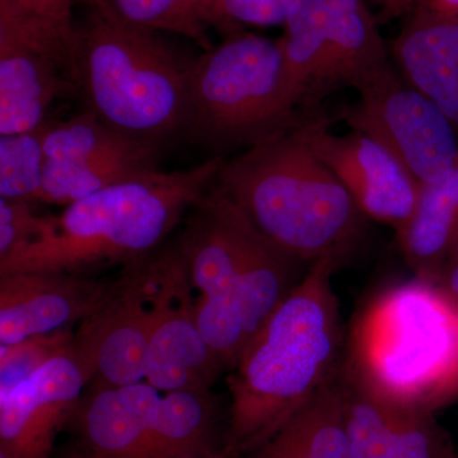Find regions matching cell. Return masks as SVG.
<instances>
[{"label": "cell", "instance_id": "6da1fadb", "mask_svg": "<svg viewBox=\"0 0 458 458\" xmlns=\"http://www.w3.org/2000/svg\"><path fill=\"white\" fill-rule=\"evenodd\" d=\"M339 267L334 259L310 265L228 370L227 454L260 450L342 366V319L331 283Z\"/></svg>", "mask_w": 458, "mask_h": 458}, {"label": "cell", "instance_id": "7a4b0ae2", "mask_svg": "<svg viewBox=\"0 0 458 458\" xmlns=\"http://www.w3.org/2000/svg\"><path fill=\"white\" fill-rule=\"evenodd\" d=\"M176 247L198 292L199 328L228 372L310 265L265 236L216 185L190 210Z\"/></svg>", "mask_w": 458, "mask_h": 458}, {"label": "cell", "instance_id": "3957f363", "mask_svg": "<svg viewBox=\"0 0 458 458\" xmlns=\"http://www.w3.org/2000/svg\"><path fill=\"white\" fill-rule=\"evenodd\" d=\"M225 158L188 170L150 171L114 183L47 216L40 236L0 259V274L54 271L89 276L131 265L158 250L185 214L212 189Z\"/></svg>", "mask_w": 458, "mask_h": 458}, {"label": "cell", "instance_id": "277c9868", "mask_svg": "<svg viewBox=\"0 0 458 458\" xmlns=\"http://www.w3.org/2000/svg\"><path fill=\"white\" fill-rule=\"evenodd\" d=\"M304 128L225 159L216 186L289 254L342 267L363 242L369 218L312 152Z\"/></svg>", "mask_w": 458, "mask_h": 458}, {"label": "cell", "instance_id": "5b68a950", "mask_svg": "<svg viewBox=\"0 0 458 458\" xmlns=\"http://www.w3.org/2000/svg\"><path fill=\"white\" fill-rule=\"evenodd\" d=\"M325 116L286 74L278 40L238 30L186 66L182 132L205 146L250 149Z\"/></svg>", "mask_w": 458, "mask_h": 458}, {"label": "cell", "instance_id": "8992f818", "mask_svg": "<svg viewBox=\"0 0 458 458\" xmlns=\"http://www.w3.org/2000/svg\"><path fill=\"white\" fill-rule=\"evenodd\" d=\"M71 78L86 110L116 131L157 144L182 132L186 66L152 30L90 9L75 27Z\"/></svg>", "mask_w": 458, "mask_h": 458}, {"label": "cell", "instance_id": "52a82bcc", "mask_svg": "<svg viewBox=\"0 0 458 458\" xmlns=\"http://www.w3.org/2000/svg\"><path fill=\"white\" fill-rule=\"evenodd\" d=\"M457 352V304L415 276L377 295L361 311L343 366L377 393L433 411Z\"/></svg>", "mask_w": 458, "mask_h": 458}, {"label": "cell", "instance_id": "ba28073f", "mask_svg": "<svg viewBox=\"0 0 458 458\" xmlns=\"http://www.w3.org/2000/svg\"><path fill=\"white\" fill-rule=\"evenodd\" d=\"M189 279L176 246L126 265L81 322L73 346L95 377L123 387L146 379L150 339L165 306Z\"/></svg>", "mask_w": 458, "mask_h": 458}, {"label": "cell", "instance_id": "9c48e42d", "mask_svg": "<svg viewBox=\"0 0 458 458\" xmlns=\"http://www.w3.org/2000/svg\"><path fill=\"white\" fill-rule=\"evenodd\" d=\"M283 25L286 74L315 107L391 60L366 0H294Z\"/></svg>", "mask_w": 458, "mask_h": 458}, {"label": "cell", "instance_id": "30bf717a", "mask_svg": "<svg viewBox=\"0 0 458 458\" xmlns=\"http://www.w3.org/2000/svg\"><path fill=\"white\" fill-rule=\"evenodd\" d=\"M358 99L337 119L378 141L420 185L447 177L458 161L457 131L441 108L399 73L393 62L355 84Z\"/></svg>", "mask_w": 458, "mask_h": 458}, {"label": "cell", "instance_id": "8fae6325", "mask_svg": "<svg viewBox=\"0 0 458 458\" xmlns=\"http://www.w3.org/2000/svg\"><path fill=\"white\" fill-rule=\"evenodd\" d=\"M327 116L304 128L312 152L334 172L361 213L400 233L417 207L420 183L378 141L363 132L330 131Z\"/></svg>", "mask_w": 458, "mask_h": 458}, {"label": "cell", "instance_id": "7c38bea8", "mask_svg": "<svg viewBox=\"0 0 458 458\" xmlns=\"http://www.w3.org/2000/svg\"><path fill=\"white\" fill-rule=\"evenodd\" d=\"M95 373L71 345L11 393L0 396V454L51 458L56 434L71 420Z\"/></svg>", "mask_w": 458, "mask_h": 458}, {"label": "cell", "instance_id": "4fadbf2b", "mask_svg": "<svg viewBox=\"0 0 458 458\" xmlns=\"http://www.w3.org/2000/svg\"><path fill=\"white\" fill-rule=\"evenodd\" d=\"M354 458H456L448 433L419 403L377 393L340 367Z\"/></svg>", "mask_w": 458, "mask_h": 458}, {"label": "cell", "instance_id": "5bb4252c", "mask_svg": "<svg viewBox=\"0 0 458 458\" xmlns=\"http://www.w3.org/2000/svg\"><path fill=\"white\" fill-rule=\"evenodd\" d=\"M72 51L53 36L0 27V135L38 131L47 108L75 93Z\"/></svg>", "mask_w": 458, "mask_h": 458}, {"label": "cell", "instance_id": "9a60e30c", "mask_svg": "<svg viewBox=\"0 0 458 458\" xmlns=\"http://www.w3.org/2000/svg\"><path fill=\"white\" fill-rule=\"evenodd\" d=\"M107 286L108 283L77 274H0V345L81 324L96 309Z\"/></svg>", "mask_w": 458, "mask_h": 458}, {"label": "cell", "instance_id": "2e32d148", "mask_svg": "<svg viewBox=\"0 0 458 458\" xmlns=\"http://www.w3.org/2000/svg\"><path fill=\"white\" fill-rule=\"evenodd\" d=\"M72 420L83 443L82 458H157L155 417L162 393L147 381L114 387L92 379Z\"/></svg>", "mask_w": 458, "mask_h": 458}, {"label": "cell", "instance_id": "e0dca14e", "mask_svg": "<svg viewBox=\"0 0 458 458\" xmlns=\"http://www.w3.org/2000/svg\"><path fill=\"white\" fill-rule=\"evenodd\" d=\"M192 289L190 279L179 286L150 339L146 381L159 393L210 394L216 379L227 372L199 328Z\"/></svg>", "mask_w": 458, "mask_h": 458}, {"label": "cell", "instance_id": "ac0fdd59", "mask_svg": "<svg viewBox=\"0 0 458 458\" xmlns=\"http://www.w3.org/2000/svg\"><path fill=\"white\" fill-rule=\"evenodd\" d=\"M394 68L458 131V17L414 7L391 42Z\"/></svg>", "mask_w": 458, "mask_h": 458}, {"label": "cell", "instance_id": "d6986e66", "mask_svg": "<svg viewBox=\"0 0 458 458\" xmlns=\"http://www.w3.org/2000/svg\"><path fill=\"white\" fill-rule=\"evenodd\" d=\"M396 238L414 276L434 283L458 241V161L447 177L420 186L414 213Z\"/></svg>", "mask_w": 458, "mask_h": 458}, {"label": "cell", "instance_id": "ffe728a7", "mask_svg": "<svg viewBox=\"0 0 458 458\" xmlns=\"http://www.w3.org/2000/svg\"><path fill=\"white\" fill-rule=\"evenodd\" d=\"M38 131L47 161L138 158L159 153V144L116 131L87 110L64 122H47Z\"/></svg>", "mask_w": 458, "mask_h": 458}, {"label": "cell", "instance_id": "44dd1931", "mask_svg": "<svg viewBox=\"0 0 458 458\" xmlns=\"http://www.w3.org/2000/svg\"><path fill=\"white\" fill-rule=\"evenodd\" d=\"M157 162L158 157L47 161L36 201L68 207L120 181L158 170Z\"/></svg>", "mask_w": 458, "mask_h": 458}, {"label": "cell", "instance_id": "7402d4cb", "mask_svg": "<svg viewBox=\"0 0 458 458\" xmlns=\"http://www.w3.org/2000/svg\"><path fill=\"white\" fill-rule=\"evenodd\" d=\"M339 373L340 369L282 429L310 458H354Z\"/></svg>", "mask_w": 458, "mask_h": 458}, {"label": "cell", "instance_id": "603a6c76", "mask_svg": "<svg viewBox=\"0 0 458 458\" xmlns=\"http://www.w3.org/2000/svg\"><path fill=\"white\" fill-rule=\"evenodd\" d=\"M92 11L152 31L185 36L204 51L212 49L207 25L194 0H82Z\"/></svg>", "mask_w": 458, "mask_h": 458}, {"label": "cell", "instance_id": "cb8c5ba5", "mask_svg": "<svg viewBox=\"0 0 458 458\" xmlns=\"http://www.w3.org/2000/svg\"><path fill=\"white\" fill-rule=\"evenodd\" d=\"M40 131L0 135V198L36 201L44 176Z\"/></svg>", "mask_w": 458, "mask_h": 458}, {"label": "cell", "instance_id": "d4e9b609", "mask_svg": "<svg viewBox=\"0 0 458 458\" xmlns=\"http://www.w3.org/2000/svg\"><path fill=\"white\" fill-rule=\"evenodd\" d=\"M72 327L29 337L12 345H0V396L33 375L47 360L71 345Z\"/></svg>", "mask_w": 458, "mask_h": 458}, {"label": "cell", "instance_id": "484cf974", "mask_svg": "<svg viewBox=\"0 0 458 458\" xmlns=\"http://www.w3.org/2000/svg\"><path fill=\"white\" fill-rule=\"evenodd\" d=\"M294 0H213L210 26L225 35L241 27L284 23Z\"/></svg>", "mask_w": 458, "mask_h": 458}, {"label": "cell", "instance_id": "4316f807", "mask_svg": "<svg viewBox=\"0 0 458 458\" xmlns=\"http://www.w3.org/2000/svg\"><path fill=\"white\" fill-rule=\"evenodd\" d=\"M47 216H38L26 200L0 198V259L13 254L40 236Z\"/></svg>", "mask_w": 458, "mask_h": 458}, {"label": "cell", "instance_id": "83f0119b", "mask_svg": "<svg viewBox=\"0 0 458 458\" xmlns=\"http://www.w3.org/2000/svg\"><path fill=\"white\" fill-rule=\"evenodd\" d=\"M0 25L42 26L57 31L41 17L38 0H0Z\"/></svg>", "mask_w": 458, "mask_h": 458}, {"label": "cell", "instance_id": "f1b7e54d", "mask_svg": "<svg viewBox=\"0 0 458 458\" xmlns=\"http://www.w3.org/2000/svg\"><path fill=\"white\" fill-rule=\"evenodd\" d=\"M41 17L73 44V0H38Z\"/></svg>", "mask_w": 458, "mask_h": 458}, {"label": "cell", "instance_id": "f546056e", "mask_svg": "<svg viewBox=\"0 0 458 458\" xmlns=\"http://www.w3.org/2000/svg\"><path fill=\"white\" fill-rule=\"evenodd\" d=\"M434 285L458 306V241L434 280Z\"/></svg>", "mask_w": 458, "mask_h": 458}, {"label": "cell", "instance_id": "4dcf8cb0", "mask_svg": "<svg viewBox=\"0 0 458 458\" xmlns=\"http://www.w3.org/2000/svg\"><path fill=\"white\" fill-rule=\"evenodd\" d=\"M254 454L255 458H310L282 430Z\"/></svg>", "mask_w": 458, "mask_h": 458}, {"label": "cell", "instance_id": "1f68e13d", "mask_svg": "<svg viewBox=\"0 0 458 458\" xmlns=\"http://www.w3.org/2000/svg\"><path fill=\"white\" fill-rule=\"evenodd\" d=\"M458 400V352L457 360L454 364V369L452 370L450 378L447 379L445 386L441 388L436 399L432 403V410L436 411L442 406L448 405V403H454Z\"/></svg>", "mask_w": 458, "mask_h": 458}, {"label": "cell", "instance_id": "d6a6232c", "mask_svg": "<svg viewBox=\"0 0 458 458\" xmlns=\"http://www.w3.org/2000/svg\"><path fill=\"white\" fill-rule=\"evenodd\" d=\"M382 9L385 18H396L414 9L417 0H373Z\"/></svg>", "mask_w": 458, "mask_h": 458}, {"label": "cell", "instance_id": "836d02e7", "mask_svg": "<svg viewBox=\"0 0 458 458\" xmlns=\"http://www.w3.org/2000/svg\"><path fill=\"white\" fill-rule=\"evenodd\" d=\"M415 7L432 13L458 17V0H417Z\"/></svg>", "mask_w": 458, "mask_h": 458}, {"label": "cell", "instance_id": "e575fe53", "mask_svg": "<svg viewBox=\"0 0 458 458\" xmlns=\"http://www.w3.org/2000/svg\"><path fill=\"white\" fill-rule=\"evenodd\" d=\"M197 4L199 13L205 25L210 26V13H212L213 0H194Z\"/></svg>", "mask_w": 458, "mask_h": 458}, {"label": "cell", "instance_id": "d590c367", "mask_svg": "<svg viewBox=\"0 0 458 458\" xmlns=\"http://www.w3.org/2000/svg\"><path fill=\"white\" fill-rule=\"evenodd\" d=\"M192 458H225V457L216 456V454H203V456H197V457H192Z\"/></svg>", "mask_w": 458, "mask_h": 458}, {"label": "cell", "instance_id": "8d00e7d4", "mask_svg": "<svg viewBox=\"0 0 458 458\" xmlns=\"http://www.w3.org/2000/svg\"><path fill=\"white\" fill-rule=\"evenodd\" d=\"M0 458H7L4 456V454H0Z\"/></svg>", "mask_w": 458, "mask_h": 458}, {"label": "cell", "instance_id": "74e56055", "mask_svg": "<svg viewBox=\"0 0 458 458\" xmlns=\"http://www.w3.org/2000/svg\"><path fill=\"white\" fill-rule=\"evenodd\" d=\"M75 458H82V457H81V456H77V457H75Z\"/></svg>", "mask_w": 458, "mask_h": 458}]
</instances>
